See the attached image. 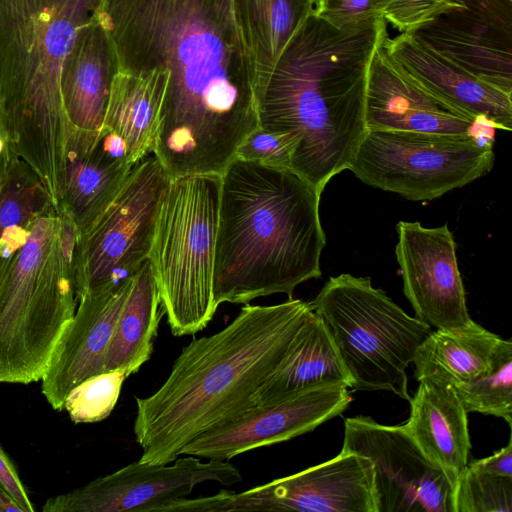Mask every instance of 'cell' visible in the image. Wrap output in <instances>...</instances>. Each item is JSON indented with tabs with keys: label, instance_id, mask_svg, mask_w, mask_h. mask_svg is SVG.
I'll use <instances>...</instances> for the list:
<instances>
[{
	"label": "cell",
	"instance_id": "32",
	"mask_svg": "<svg viewBox=\"0 0 512 512\" xmlns=\"http://www.w3.org/2000/svg\"><path fill=\"white\" fill-rule=\"evenodd\" d=\"M461 0H387L382 17L400 32H410L437 16L464 9Z\"/></svg>",
	"mask_w": 512,
	"mask_h": 512
},
{
	"label": "cell",
	"instance_id": "37",
	"mask_svg": "<svg viewBox=\"0 0 512 512\" xmlns=\"http://www.w3.org/2000/svg\"><path fill=\"white\" fill-rule=\"evenodd\" d=\"M469 11L512 26V0H461Z\"/></svg>",
	"mask_w": 512,
	"mask_h": 512
},
{
	"label": "cell",
	"instance_id": "19",
	"mask_svg": "<svg viewBox=\"0 0 512 512\" xmlns=\"http://www.w3.org/2000/svg\"><path fill=\"white\" fill-rule=\"evenodd\" d=\"M387 53L424 89L493 128L510 131L512 95L471 75L409 32L385 41Z\"/></svg>",
	"mask_w": 512,
	"mask_h": 512
},
{
	"label": "cell",
	"instance_id": "35",
	"mask_svg": "<svg viewBox=\"0 0 512 512\" xmlns=\"http://www.w3.org/2000/svg\"><path fill=\"white\" fill-rule=\"evenodd\" d=\"M0 483L21 507L23 512H34V506L13 466V463L0 446Z\"/></svg>",
	"mask_w": 512,
	"mask_h": 512
},
{
	"label": "cell",
	"instance_id": "16",
	"mask_svg": "<svg viewBox=\"0 0 512 512\" xmlns=\"http://www.w3.org/2000/svg\"><path fill=\"white\" fill-rule=\"evenodd\" d=\"M134 277V276H133ZM133 277L85 293L41 378V391L56 411L83 380L105 370V360Z\"/></svg>",
	"mask_w": 512,
	"mask_h": 512
},
{
	"label": "cell",
	"instance_id": "3",
	"mask_svg": "<svg viewBox=\"0 0 512 512\" xmlns=\"http://www.w3.org/2000/svg\"><path fill=\"white\" fill-rule=\"evenodd\" d=\"M311 308L288 299L244 304L219 332L194 338L152 395L135 397L141 462L170 464L201 434L255 407L254 394L279 364Z\"/></svg>",
	"mask_w": 512,
	"mask_h": 512
},
{
	"label": "cell",
	"instance_id": "10",
	"mask_svg": "<svg viewBox=\"0 0 512 512\" xmlns=\"http://www.w3.org/2000/svg\"><path fill=\"white\" fill-rule=\"evenodd\" d=\"M169 175L152 153L131 169L106 209L77 235L74 272L77 299L133 277L149 258L159 202Z\"/></svg>",
	"mask_w": 512,
	"mask_h": 512
},
{
	"label": "cell",
	"instance_id": "39",
	"mask_svg": "<svg viewBox=\"0 0 512 512\" xmlns=\"http://www.w3.org/2000/svg\"><path fill=\"white\" fill-rule=\"evenodd\" d=\"M0 512H23L21 507L12 498L0 483Z\"/></svg>",
	"mask_w": 512,
	"mask_h": 512
},
{
	"label": "cell",
	"instance_id": "27",
	"mask_svg": "<svg viewBox=\"0 0 512 512\" xmlns=\"http://www.w3.org/2000/svg\"><path fill=\"white\" fill-rule=\"evenodd\" d=\"M165 314L149 258L133 277V283L111 339L105 370L121 369L130 376L153 353L154 338Z\"/></svg>",
	"mask_w": 512,
	"mask_h": 512
},
{
	"label": "cell",
	"instance_id": "36",
	"mask_svg": "<svg viewBox=\"0 0 512 512\" xmlns=\"http://www.w3.org/2000/svg\"><path fill=\"white\" fill-rule=\"evenodd\" d=\"M473 470L495 476L512 477V439L493 455L467 464Z\"/></svg>",
	"mask_w": 512,
	"mask_h": 512
},
{
	"label": "cell",
	"instance_id": "28",
	"mask_svg": "<svg viewBox=\"0 0 512 512\" xmlns=\"http://www.w3.org/2000/svg\"><path fill=\"white\" fill-rule=\"evenodd\" d=\"M50 205L35 171L17 158L0 184V260L24 245L34 221Z\"/></svg>",
	"mask_w": 512,
	"mask_h": 512
},
{
	"label": "cell",
	"instance_id": "5",
	"mask_svg": "<svg viewBox=\"0 0 512 512\" xmlns=\"http://www.w3.org/2000/svg\"><path fill=\"white\" fill-rule=\"evenodd\" d=\"M102 0H0V104L15 154L57 210L71 125L60 73L78 31Z\"/></svg>",
	"mask_w": 512,
	"mask_h": 512
},
{
	"label": "cell",
	"instance_id": "34",
	"mask_svg": "<svg viewBox=\"0 0 512 512\" xmlns=\"http://www.w3.org/2000/svg\"><path fill=\"white\" fill-rule=\"evenodd\" d=\"M387 0H316L313 14L337 28H347L382 17Z\"/></svg>",
	"mask_w": 512,
	"mask_h": 512
},
{
	"label": "cell",
	"instance_id": "12",
	"mask_svg": "<svg viewBox=\"0 0 512 512\" xmlns=\"http://www.w3.org/2000/svg\"><path fill=\"white\" fill-rule=\"evenodd\" d=\"M343 452L373 466L376 512H453V488L404 425H384L369 416L344 421Z\"/></svg>",
	"mask_w": 512,
	"mask_h": 512
},
{
	"label": "cell",
	"instance_id": "29",
	"mask_svg": "<svg viewBox=\"0 0 512 512\" xmlns=\"http://www.w3.org/2000/svg\"><path fill=\"white\" fill-rule=\"evenodd\" d=\"M465 411L504 419L512 426V342L501 339L489 370L454 388Z\"/></svg>",
	"mask_w": 512,
	"mask_h": 512
},
{
	"label": "cell",
	"instance_id": "30",
	"mask_svg": "<svg viewBox=\"0 0 512 512\" xmlns=\"http://www.w3.org/2000/svg\"><path fill=\"white\" fill-rule=\"evenodd\" d=\"M129 375L117 369L91 376L67 395L63 410L74 423H95L106 419L117 404L121 388Z\"/></svg>",
	"mask_w": 512,
	"mask_h": 512
},
{
	"label": "cell",
	"instance_id": "17",
	"mask_svg": "<svg viewBox=\"0 0 512 512\" xmlns=\"http://www.w3.org/2000/svg\"><path fill=\"white\" fill-rule=\"evenodd\" d=\"M375 51L369 67L366 130L470 135L479 120L458 111L418 84L386 51Z\"/></svg>",
	"mask_w": 512,
	"mask_h": 512
},
{
	"label": "cell",
	"instance_id": "7",
	"mask_svg": "<svg viewBox=\"0 0 512 512\" xmlns=\"http://www.w3.org/2000/svg\"><path fill=\"white\" fill-rule=\"evenodd\" d=\"M220 174L172 177L162 193L149 254L161 306L174 336L213 319V272Z\"/></svg>",
	"mask_w": 512,
	"mask_h": 512
},
{
	"label": "cell",
	"instance_id": "40",
	"mask_svg": "<svg viewBox=\"0 0 512 512\" xmlns=\"http://www.w3.org/2000/svg\"><path fill=\"white\" fill-rule=\"evenodd\" d=\"M312 1H313V3L315 4L316 0H312Z\"/></svg>",
	"mask_w": 512,
	"mask_h": 512
},
{
	"label": "cell",
	"instance_id": "13",
	"mask_svg": "<svg viewBox=\"0 0 512 512\" xmlns=\"http://www.w3.org/2000/svg\"><path fill=\"white\" fill-rule=\"evenodd\" d=\"M173 464L140 460L87 484L46 500L44 512H156L166 502L187 497L200 483L234 485L242 481L228 460L202 462L192 455Z\"/></svg>",
	"mask_w": 512,
	"mask_h": 512
},
{
	"label": "cell",
	"instance_id": "8",
	"mask_svg": "<svg viewBox=\"0 0 512 512\" xmlns=\"http://www.w3.org/2000/svg\"><path fill=\"white\" fill-rule=\"evenodd\" d=\"M329 333L353 390L390 391L410 400L406 369L432 327L411 317L370 277H330L308 302Z\"/></svg>",
	"mask_w": 512,
	"mask_h": 512
},
{
	"label": "cell",
	"instance_id": "2",
	"mask_svg": "<svg viewBox=\"0 0 512 512\" xmlns=\"http://www.w3.org/2000/svg\"><path fill=\"white\" fill-rule=\"evenodd\" d=\"M388 37L383 17L337 28L312 12L255 94L258 127L292 142L291 169L320 193L366 132L369 67Z\"/></svg>",
	"mask_w": 512,
	"mask_h": 512
},
{
	"label": "cell",
	"instance_id": "24",
	"mask_svg": "<svg viewBox=\"0 0 512 512\" xmlns=\"http://www.w3.org/2000/svg\"><path fill=\"white\" fill-rule=\"evenodd\" d=\"M252 76L254 96L281 53L313 12L312 0H232Z\"/></svg>",
	"mask_w": 512,
	"mask_h": 512
},
{
	"label": "cell",
	"instance_id": "6",
	"mask_svg": "<svg viewBox=\"0 0 512 512\" xmlns=\"http://www.w3.org/2000/svg\"><path fill=\"white\" fill-rule=\"evenodd\" d=\"M77 303L74 252L61 247L50 205L24 245L0 260V383L41 380Z\"/></svg>",
	"mask_w": 512,
	"mask_h": 512
},
{
	"label": "cell",
	"instance_id": "14",
	"mask_svg": "<svg viewBox=\"0 0 512 512\" xmlns=\"http://www.w3.org/2000/svg\"><path fill=\"white\" fill-rule=\"evenodd\" d=\"M348 389L345 384L317 386L255 406L201 434L181 455L230 460L247 451L290 440L342 414L352 400Z\"/></svg>",
	"mask_w": 512,
	"mask_h": 512
},
{
	"label": "cell",
	"instance_id": "22",
	"mask_svg": "<svg viewBox=\"0 0 512 512\" xmlns=\"http://www.w3.org/2000/svg\"><path fill=\"white\" fill-rule=\"evenodd\" d=\"M409 402L410 417L404 427L453 488L471 448L467 412L452 386L429 379L419 381Z\"/></svg>",
	"mask_w": 512,
	"mask_h": 512
},
{
	"label": "cell",
	"instance_id": "31",
	"mask_svg": "<svg viewBox=\"0 0 512 512\" xmlns=\"http://www.w3.org/2000/svg\"><path fill=\"white\" fill-rule=\"evenodd\" d=\"M453 512H511L512 477L473 470L468 465L452 492Z\"/></svg>",
	"mask_w": 512,
	"mask_h": 512
},
{
	"label": "cell",
	"instance_id": "21",
	"mask_svg": "<svg viewBox=\"0 0 512 512\" xmlns=\"http://www.w3.org/2000/svg\"><path fill=\"white\" fill-rule=\"evenodd\" d=\"M118 72L113 43L95 15L78 31L61 67V99L71 127L82 131L102 129Z\"/></svg>",
	"mask_w": 512,
	"mask_h": 512
},
{
	"label": "cell",
	"instance_id": "23",
	"mask_svg": "<svg viewBox=\"0 0 512 512\" xmlns=\"http://www.w3.org/2000/svg\"><path fill=\"white\" fill-rule=\"evenodd\" d=\"M331 384L352 387L329 333L311 310L252 400L255 406L266 405L308 388Z\"/></svg>",
	"mask_w": 512,
	"mask_h": 512
},
{
	"label": "cell",
	"instance_id": "26",
	"mask_svg": "<svg viewBox=\"0 0 512 512\" xmlns=\"http://www.w3.org/2000/svg\"><path fill=\"white\" fill-rule=\"evenodd\" d=\"M501 339L473 320L432 331L416 350L414 376L455 388L491 368Z\"/></svg>",
	"mask_w": 512,
	"mask_h": 512
},
{
	"label": "cell",
	"instance_id": "25",
	"mask_svg": "<svg viewBox=\"0 0 512 512\" xmlns=\"http://www.w3.org/2000/svg\"><path fill=\"white\" fill-rule=\"evenodd\" d=\"M168 78L166 70L153 69L141 75L119 71L113 79L102 127L125 142L133 165L153 152Z\"/></svg>",
	"mask_w": 512,
	"mask_h": 512
},
{
	"label": "cell",
	"instance_id": "11",
	"mask_svg": "<svg viewBox=\"0 0 512 512\" xmlns=\"http://www.w3.org/2000/svg\"><path fill=\"white\" fill-rule=\"evenodd\" d=\"M376 512L371 461L341 451L333 459L242 492L178 498L158 512Z\"/></svg>",
	"mask_w": 512,
	"mask_h": 512
},
{
	"label": "cell",
	"instance_id": "1",
	"mask_svg": "<svg viewBox=\"0 0 512 512\" xmlns=\"http://www.w3.org/2000/svg\"><path fill=\"white\" fill-rule=\"evenodd\" d=\"M119 71L169 74L153 154L170 178L222 174L258 127L232 0H102Z\"/></svg>",
	"mask_w": 512,
	"mask_h": 512
},
{
	"label": "cell",
	"instance_id": "38",
	"mask_svg": "<svg viewBox=\"0 0 512 512\" xmlns=\"http://www.w3.org/2000/svg\"><path fill=\"white\" fill-rule=\"evenodd\" d=\"M17 158L19 157L15 154L10 141L0 104V184Z\"/></svg>",
	"mask_w": 512,
	"mask_h": 512
},
{
	"label": "cell",
	"instance_id": "18",
	"mask_svg": "<svg viewBox=\"0 0 512 512\" xmlns=\"http://www.w3.org/2000/svg\"><path fill=\"white\" fill-rule=\"evenodd\" d=\"M134 165L125 142L106 128L82 131L71 127L65 154L59 210L74 221L78 233L113 201Z\"/></svg>",
	"mask_w": 512,
	"mask_h": 512
},
{
	"label": "cell",
	"instance_id": "15",
	"mask_svg": "<svg viewBox=\"0 0 512 512\" xmlns=\"http://www.w3.org/2000/svg\"><path fill=\"white\" fill-rule=\"evenodd\" d=\"M396 231L403 291L416 317L437 329L470 323L456 243L448 225L426 228L419 222L400 221Z\"/></svg>",
	"mask_w": 512,
	"mask_h": 512
},
{
	"label": "cell",
	"instance_id": "9",
	"mask_svg": "<svg viewBox=\"0 0 512 512\" xmlns=\"http://www.w3.org/2000/svg\"><path fill=\"white\" fill-rule=\"evenodd\" d=\"M492 145L479 134L366 130L349 170L369 186L427 201L489 173Z\"/></svg>",
	"mask_w": 512,
	"mask_h": 512
},
{
	"label": "cell",
	"instance_id": "20",
	"mask_svg": "<svg viewBox=\"0 0 512 512\" xmlns=\"http://www.w3.org/2000/svg\"><path fill=\"white\" fill-rule=\"evenodd\" d=\"M471 75L512 95V26L466 8L410 31Z\"/></svg>",
	"mask_w": 512,
	"mask_h": 512
},
{
	"label": "cell",
	"instance_id": "33",
	"mask_svg": "<svg viewBox=\"0 0 512 512\" xmlns=\"http://www.w3.org/2000/svg\"><path fill=\"white\" fill-rule=\"evenodd\" d=\"M292 153L293 144L286 136L257 127L239 144L234 158L291 169Z\"/></svg>",
	"mask_w": 512,
	"mask_h": 512
},
{
	"label": "cell",
	"instance_id": "4",
	"mask_svg": "<svg viewBox=\"0 0 512 512\" xmlns=\"http://www.w3.org/2000/svg\"><path fill=\"white\" fill-rule=\"evenodd\" d=\"M321 193L290 168L234 158L221 174L213 299L247 304L321 276Z\"/></svg>",
	"mask_w": 512,
	"mask_h": 512
}]
</instances>
